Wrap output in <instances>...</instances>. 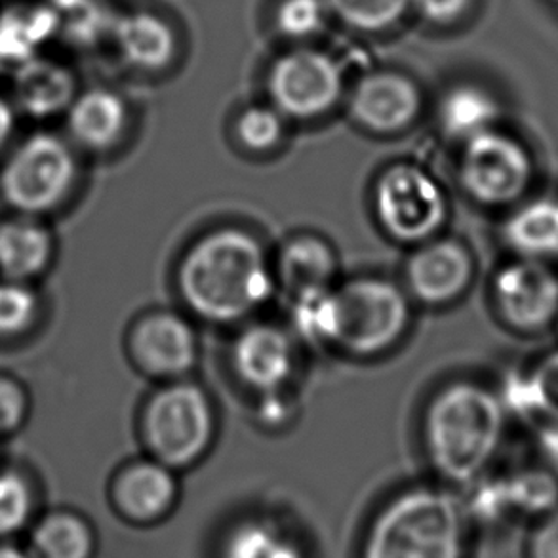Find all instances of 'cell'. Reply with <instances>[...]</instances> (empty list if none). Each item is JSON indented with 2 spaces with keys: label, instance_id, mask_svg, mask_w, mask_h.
<instances>
[{
  "label": "cell",
  "instance_id": "6da1fadb",
  "mask_svg": "<svg viewBox=\"0 0 558 558\" xmlns=\"http://www.w3.org/2000/svg\"><path fill=\"white\" fill-rule=\"evenodd\" d=\"M275 267L256 234L221 227L196 239L178 267L187 310L208 325H236L272 298Z\"/></svg>",
  "mask_w": 558,
  "mask_h": 558
},
{
  "label": "cell",
  "instance_id": "8fae6325",
  "mask_svg": "<svg viewBox=\"0 0 558 558\" xmlns=\"http://www.w3.org/2000/svg\"><path fill=\"white\" fill-rule=\"evenodd\" d=\"M129 353L140 371L174 381L195 368L198 336L180 313L153 311L130 328Z\"/></svg>",
  "mask_w": 558,
  "mask_h": 558
},
{
  "label": "cell",
  "instance_id": "5b68a950",
  "mask_svg": "<svg viewBox=\"0 0 558 558\" xmlns=\"http://www.w3.org/2000/svg\"><path fill=\"white\" fill-rule=\"evenodd\" d=\"M142 437L149 456L175 473L193 468L216 437L210 395L189 379H174L160 387L145 402Z\"/></svg>",
  "mask_w": 558,
  "mask_h": 558
},
{
  "label": "cell",
  "instance_id": "9c48e42d",
  "mask_svg": "<svg viewBox=\"0 0 558 558\" xmlns=\"http://www.w3.org/2000/svg\"><path fill=\"white\" fill-rule=\"evenodd\" d=\"M492 310L519 336L553 332L558 317V267L529 257H507L490 280Z\"/></svg>",
  "mask_w": 558,
  "mask_h": 558
},
{
  "label": "cell",
  "instance_id": "7402d4cb",
  "mask_svg": "<svg viewBox=\"0 0 558 558\" xmlns=\"http://www.w3.org/2000/svg\"><path fill=\"white\" fill-rule=\"evenodd\" d=\"M438 126L453 144H465L488 130L501 126L504 107L488 88L456 84L438 104Z\"/></svg>",
  "mask_w": 558,
  "mask_h": 558
},
{
  "label": "cell",
  "instance_id": "8d00e7d4",
  "mask_svg": "<svg viewBox=\"0 0 558 558\" xmlns=\"http://www.w3.org/2000/svg\"><path fill=\"white\" fill-rule=\"evenodd\" d=\"M536 448L539 463L558 475V422L539 423L536 427Z\"/></svg>",
  "mask_w": 558,
  "mask_h": 558
},
{
  "label": "cell",
  "instance_id": "4fadbf2b",
  "mask_svg": "<svg viewBox=\"0 0 558 558\" xmlns=\"http://www.w3.org/2000/svg\"><path fill=\"white\" fill-rule=\"evenodd\" d=\"M234 376L259 397L287 391L298 366L292 333L269 323L242 328L231 348Z\"/></svg>",
  "mask_w": 558,
  "mask_h": 558
},
{
  "label": "cell",
  "instance_id": "603a6c76",
  "mask_svg": "<svg viewBox=\"0 0 558 558\" xmlns=\"http://www.w3.org/2000/svg\"><path fill=\"white\" fill-rule=\"evenodd\" d=\"M338 271V256L323 236L295 234L280 250L275 275L288 294L294 295L305 290L333 287Z\"/></svg>",
  "mask_w": 558,
  "mask_h": 558
},
{
  "label": "cell",
  "instance_id": "ab89813d",
  "mask_svg": "<svg viewBox=\"0 0 558 558\" xmlns=\"http://www.w3.org/2000/svg\"><path fill=\"white\" fill-rule=\"evenodd\" d=\"M553 333H555V338H557V345H558V317H557V323H555V326H553Z\"/></svg>",
  "mask_w": 558,
  "mask_h": 558
},
{
  "label": "cell",
  "instance_id": "277c9868",
  "mask_svg": "<svg viewBox=\"0 0 558 558\" xmlns=\"http://www.w3.org/2000/svg\"><path fill=\"white\" fill-rule=\"evenodd\" d=\"M81 182V151L50 130L31 132L0 157V201L14 214L50 219L71 204Z\"/></svg>",
  "mask_w": 558,
  "mask_h": 558
},
{
  "label": "cell",
  "instance_id": "4dcf8cb0",
  "mask_svg": "<svg viewBox=\"0 0 558 558\" xmlns=\"http://www.w3.org/2000/svg\"><path fill=\"white\" fill-rule=\"evenodd\" d=\"M524 366L534 400L536 427L539 423L558 422V345Z\"/></svg>",
  "mask_w": 558,
  "mask_h": 558
},
{
  "label": "cell",
  "instance_id": "5bb4252c",
  "mask_svg": "<svg viewBox=\"0 0 558 558\" xmlns=\"http://www.w3.org/2000/svg\"><path fill=\"white\" fill-rule=\"evenodd\" d=\"M180 483L174 469L155 458L129 461L109 484L114 514L132 526H153L174 511Z\"/></svg>",
  "mask_w": 558,
  "mask_h": 558
},
{
  "label": "cell",
  "instance_id": "f35d334b",
  "mask_svg": "<svg viewBox=\"0 0 558 558\" xmlns=\"http://www.w3.org/2000/svg\"><path fill=\"white\" fill-rule=\"evenodd\" d=\"M0 558H31L20 542H0Z\"/></svg>",
  "mask_w": 558,
  "mask_h": 558
},
{
  "label": "cell",
  "instance_id": "52a82bcc",
  "mask_svg": "<svg viewBox=\"0 0 558 558\" xmlns=\"http://www.w3.org/2000/svg\"><path fill=\"white\" fill-rule=\"evenodd\" d=\"M412 318L407 290L379 277H361L338 287L333 349L356 359L384 355L407 333Z\"/></svg>",
  "mask_w": 558,
  "mask_h": 558
},
{
  "label": "cell",
  "instance_id": "d6a6232c",
  "mask_svg": "<svg viewBox=\"0 0 558 558\" xmlns=\"http://www.w3.org/2000/svg\"><path fill=\"white\" fill-rule=\"evenodd\" d=\"M31 392L20 377L0 372V440L17 435L31 417Z\"/></svg>",
  "mask_w": 558,
  "mask_h": 558
},
{
  "label": "cell",
  "instance_id": "f1b7e54d",
  "mask_svg": "<svg viewBox=\"0 0 558 558\" xmlns=\"http://www.w3.org/2000/svg\"><path fill=\"white\" fill-rule=\"evenodd\" d=\"M287 117L272 104L244 107L234 121V137L250 153L264 155L279 147L287 137Z\"/></svg>",
  "mask_w": 558,
  "mask_h": 558
},
{
  "label": "cell",
  "instance_id": "1f68e13d",
  "mask_svg": "<svg viewBox=\"0 0 558 558\" xmlns=\"http://www.w3.org/2000/svg\"><path fill=\"white\" fill-rule=\"evenodd\" d=\"M330 15L326 0H280L275 23L282 37L307 40L325 29Z\"/></svg>",
  "mask_w": 558,
  "mask_h": 558
},
{
  "label": "cell",
  "instance_id": "e0dca14e",
  "mask_svg": "<svg viewBox=\"0 0 558 558\" xmlns=\"http://www.w3.org/2000/svg\"><path fill=\"white\" fill-rule=\"evenodd\" d=\"M56 256L58 239L48 219L14 211L0 218V279L37 284Z\"/></svg>",
  "mask_w": 558,
  "mask_h": 558
},
{
  "label": "cell",
  "instance_id": "ac0fdd59",
  "mask_svg": "<svg viewBox=\"0 0 558 558\" xmlns=\"http://www.w3.org/2000/svg\"><path fill=\"white\" fill-rule=\"evenodd\" d=\"M501 241L509 256L558 264V191L532 193L506 211Z\"/></svg>",
  "mask_w": 558,
  "mask_h": 558
},
{
  "label": "cell",
  "instance_id": "f546056e",
  "mask_svg": "<svg viewBox=\"0 0 558 558\" xmlns=\"http://www.w3.org/2000/svg\"><path fill=\"white\" fill-rule=\"evenodd\" d=\"M330 14L351 29L381 33L412 10V0H326Z\"/></svg>",
  "mask_w": 558,
  "mask_h": 558
},
{
  "label": "cell",
  "instance_id": "7a4b0ae2",
  "mask_svg": "<svg viewBox=\"0 0 558 558\" xmlns=\"http://www.w3.org/2000/svg\"><path fill=\"white\" fill-rule=\"evenodd\" d=\"M506 407L498 389L456 379L435 392L423 417L430 468L442 481L469 486L490 473L506 440Z\"/></svg>",
  "mask_w": 558,
  "mask_h": 558
},
{
  "label": "cell",
  "instance_id": "836d02e7",
  "mask_svg": "<svg viewBox=\"0 0 558 558\" xmlns=\"http://www.w3.org/2000/svg\"><path fill=\"white\" fill-rule=\"evenodd\" d=\"M526 558H558V509L534 521L526 539Z\"/></svg>",
  "mask_w": 558,
  "mask_h": 558
},
{
  "label": "cell",
  "instance_id": "7c38bea8",
  "mask_svg": "<svg viewBox=\"0 0 558 558\" xmlns=\"http://www.w3.org/2000/svg\"><path fill=\"white\" fill-rule=\"evenodd\" d=\"M475 277L476 259L468 244L438 236L420 244L404 269L408 295L430 307L458 302Z\"/></svg>",
  "mask_w": 558,
  "mask_h": 558
},
{
  "label": "cell",
  "instance_id": "ffe728a7",
  "mask_svg": "<svg viewBox=\"0 0 558 558\" xmlns=\"http://www.w3.org/2000/svg\"><path fill=\"white\" fill-rule=\"evenodd\" d=\"M31 558H96L98 532L86 514L71 507L43 509L23 537Z\"/></svg>",
  "mask_w": 558,
  "mask_h": 558
},
{
  "label": "cell",
  "instance_id": "9a60e30c",
  "mask_svg": "<svg viewBox=\"0 0 558 558\" xmlns=\"http://www.w3.org/2000/svg\"><path fill=\"white\" fill-rule=\"evenodd\" d=\"M422 107L420 86L397 71H372L356 83L349 98L351 117L374 134H397L410 129Z\"/></svg>",
  "mask_w": 558,
  "mask_h": 558
},
{
  "label": "cell",
  "instance_id": "d6986e66",
  "mask_svg": "<svg viewBox=\"0 0 558 558\" xmlns=\"http://www.w3.org/2000/svg\"><path fill=\"white\" fill-rule=\"evenodd\" d=\"M78 94L76 78L68 68L50 60L31 58L14 71L15 113L35 121H46L68 113Z\"/></svg>",
  "mask_w": 558,
  "mask_h": 558
},
{
  "label": "cell",
  "instance_id": "3957f363",
  "mask_svg": "<svg viewBox=\"0 0 558 558\" xmlns=\"http://www.w3.org/2000/svg\"><path fill=\"white\" fill-rule=\"evenodd\" d=\"M468 522L465 506L450 492L407 488L372 517L359 558H468Z\"/></svg>",
  "mask_w": 558,
  "mask_h": 558
},
{
  "label": "cell",
  "instance_id": "44dd1931",
  "mask_svg": "<svg viewBox=\"0 0 558 558\" xmlns=\"http://www.w3.org/2000/svg\"><path fill=\"white\" fill-rule=\"evenodd\" d=\"M114 43L122 60L142 71H160L174 61L178 43L172 25L147 10H136L114 23Z\"/></svg>",
  "mask_w": 558,
  "mask_h": 558
},
{
  "label": "cell",
  "instance_id": "cb8c5ba5",
  "mask_svg": "<svg viewBox=\"0 0 558 558\" xmlns=\"http://www.w3.org/2000/svg\"><path fill=\"white\" fill-rule=\"evenodd\" d=\"M218 558H307L305 545L284 522L254 514L226 530Z\"/></svg>",
  "mask_w": 558,
  "mask_h": 558
},
{
  "label": "cell",
  "instance_id": "2e32d148",
  "mask_svg": "<svg viewBox=\"0 0 558 558\" xmlns=\"http://www.w3.org/2000/svg\"><path fill=\"white\" fill-rule=\"evenodd\" d=\"M69 142L81 153L106 155L121 144L130 126V107L119 92L96 86L78 92L65 113Z\"/></svg>",
  "mask_w": 558,
  "mask_h": 558
},
{
  "label": "cell",
  "instance_id": "83f0119b",
  "mask_svg": "<svg viewBox=\"0 0 558 558\" xmlns=\"http://www.w3.org/2000/svg\"><path fill=\"white\" fill-rule=\"evenodd\" d=\"M45 315L37 284L0 279V343L20 341L35 332Z\"/></svg>",
  "mask_w": 558,
  "mask_h": 558
},
{
  "label": "cell",
  "instance_id": "ba28073f",
  "mask_svg": "<svg viewBox=\"0 0 558 558\" xmlns=\"http://www.w3.org/2000/svg\"><path fill=\"white\" fill-rule=\"evenodd\" d=\"M374 214L385 233L402 244L420 246L437 239L450 218L445 185L414 162H399L377 175Z\"/></svg>",
  "mask_w": 558,
  "mask_h": 558
},
{
  "label": "cell",
  "instance_id": "d590c367",
  "mask_svg": "<svg viewBox=\"0 0 558 558\" xmlns=\"http://www.w3.org/2000/svg\"><path fill=\"white\" fill-rule=\"evenodd\" d=\"M290 408H292V400L288 399L284 391L262 395V404L257 408V417L265 425L279 427V425H284L290 420Z\"/></svg>",
  "mask_w": 558,
  "mask_h": 558
},
{
  "label": "cell",
  "instance_id": "d4e9b609",
  "mask_svg": "<svg viewBox=\"0 0 558 558\" xmlns=\"http://www.w3.org/2000/svg\"><path fill=\"white\" fill-rule=\"evenodd\" d=\"M43 511L40 490L29 469L0 465V542H20Z\"/></svg>",
  "mask_w": 558,
  "mask_h": 558
},
{
  "label": "cell",
  "instance_id": "e575fe53",
  "mask_svg": "<svg viewBox=\"0 0 558 558\" xmlns=\"http://www.w3.org/2000/svg\"><path fill=\"white\" fill-rule=\"evenodd\" d=\"M471 0H412V10L433 25H450L463 17Z\"/></svg>",
  "mask_w": 558,
  "mask_h": 558
},
{
  "label": "cell",
  "instance_id": "484cf974",
  "mask_svg": "<svg viewBox=\"0 0 558 558\" xmlns=\"http://www.w3.org/2000/svg\"><path fill=\"white\" fill-rule=\"evenodd\" d=\"M506 478L507 499L513 517L534 522L558 509V475L537 461Z\"/></svg>",
  "mask_w": 558,
  "mask_h": 558
},
{
  "label": "cell",
  "instance_id": "4316f807",
  "mask_svg": "<svg viewBox=\"0 0 558 558\" xmlns=\"http://www.w3.org/2000/svg\"><path fill=\"white\" fill-rule=\"evenodd\" d=\"M338 320V284L292 295V326L302 340L333 348Z\"/></svg>",
  "mask_w": 558,
  "mask_h": 558
},
{
  "label": "cell",
  "instance_id": "30bf717a",
  "mask_svg": "<svg viewBox=\"0 0 558 558\" xmlns=\"http://www.w3.org/2000/svg\"><path fill=\"white\" fill-rule=\"evenodd\" d=\"M267 94L287 119L313 121L340 104L343 73L328 53L300 46L275 60L267 73Z\"/></svg>",
  "mask_w": 558,
  "mask_h": 558
},
{
  "label": "cell",
  "instance_id": "8992f818",
  "mask_svg": "<svg viewBox=\"0 0 558 558\" xmlns=\"http://www.w3.org/2000/svg\"><path fill=\"white\" fill-rule=\"evenodd\" d=\"M537 159L532 147L498 126L460 145L458 182L465 195L486 210L506 214L536 193Z\"/></svg>",
  "mask_w": 558,
  "mask_h": 558
},
{
  "label": "cell",
  "instance_id": "74e56055",
  "mask_svg": "<svg viewBox=\"0 0 558 558\" xmlns=\"http://www.w3.org/2000/svg\"><path fill=\"white\" fill-rule=\"evenodd\" d=\"M15 117L17 113H15L12 101L0 96V157L8 151L10 142L14 140Z\"/></svg>",
  "mask_w": 558,
  "mask_h": 558
}]
</instances>
